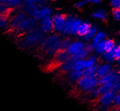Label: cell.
Returning a JSON list of instances; mask_svg holds the SVG:
<instances>
[{"mask_svg":"<svg viewBox=\"0 0 120 111\" xmlns=\"http://www.w3.org/2000/svg\"><path fill=\"white\" fill-rule=\"evenodd\" d=\"M115 107H117L120 105V91L116 92V96H115Z\"/></svg>","mask_w":120,"mask_h":111,"instance_id":"28","label":"cell"},{"mask_svg":"<svg viewBox=\"0 0 120 111\" xmlns=\"http://www.w3.org/2000/svg\"><path fill=\"white\" fill-rule=\"evenodd\" d=\"M97 62H98L97 57H94V56H91V57L85 58V65H86V69L95 67V66H98Z\"/></svg>","mask_w":120,"mask_h":111,"instance_id":"22","label":"cell"},{"mask_svg":"<svg viewBox=\"0 0 120 111\" xmlns=\"http://www.w3.org/2000/svg\"><path fill=\"white\" fill-rule=\"evenodd\" d=\"M54 1H56V0H54Z\"/></svg>","mask_w":120,"mask_h":111,"instance_id":"41","label":"cell"},{"mask_svg":"<svg viewBox=\"0 0 120 111\" xmlns=\"http://www.w3.org/2000/svg\"><path fill=\"white\" fill-rule=\"evenodd\" d=\"M20 2L21 0H10L8 5L11 7H16L20 4Z\"/></svg>","mask_w":120,"mask_h":111,"instance_id":"31","label":"cell"},{"mask_svg":"<svg viewBox=\"0 0 120 111\" xmlns=\"http://www.w3.org/2000/svg\"><path fill=\"white\" fill-rule=\"evenodd\" d=\"M33 26H34V20L33 19H25L20 24V26L18 28L20 31H26L32 29Z\"/></svg>","mask_w":120,"mask_h":111,"instance_id":"13","label":"cell"},{"mask_svg":"<svg viewBox=\"0 0 120 111\" xmlns=\"http://www.w3.org/2000/svg\"><path fill=\"white\" fill-rule=\"evenodd\" d=\"M86 69L85 65V59H79V60H75L73 64V70H82L84 71Z\"/></svg>","mask_w":120,"mask_h":111,"instance_id":"17","label":"cell"},{"mask_svg":"<svg viewBox=\"0 0 120 111\" xmlns=\"http://www.w3.org/2000/svg\"><path fill=\"white\" fill-rule=\"evenodd\" d=\"M115 43L111 39H105L104 40V50L105 52H107L112 50L115 48Z\"/></svg>","mask_w":120,"mask_h":111,"instance_id":"23","label":"cell"},{"mask_svg":"<svg viewBox=\"0 0 120 111\" xmlns=\"http://www.w3.org/2000/svg\"><path fill=\"white\" fill-rule=\"evenodd\" d=\"M84 5H85V2H79L76 4V8H82Z\"/></svg>","mask_w":120,"mask_h":111,"instance_id":"35","label":"cell"},{"mask_svg":"<svg viewBox=\"0 0 120 111\" xmlns=\"http://www.w3.org/2000/svg\"><path fill=\"white\" fill-rule=\"evenodd\" d=\"M66 23V18L61 15H56L53 17L54 29L57 32H62Z\"/></svg>","mask_w":120,"mask_h":111,"instance_id":"8","label":"cell"},{"mask_svg":"<svg viewBox=\"0 0 120 111\" xmlns=\"http://www.w3.org/2000/svg\"><path fill=\"white\" fill-rule=\"evenodd\" d=\"M115 111H120V105L119 106H117V107H116V110Z\"/></svg>","mask_w":120,"mask_h":111,"instance_id":"38","label":"cell"},{"mask_svg":"<svg viewBox=\"0 0 120 111\" xmlns=\"http://www.w3.org/2000/svg\"><path fill=\"white\" fill-rule=\"evenodd\" d=\"M9 1L10 0H1V2L3 5H8Z\"/></svg>","mask_w":120,"mask_h":111,"instance_id":"37","label":"cell"},{"mask_svg":"<svg viewBox=\"0 0 120 111\" xmlns=\"http://www.w3.org/2000/svg\"><path fill=\"white\" fill-rule=\"evenodd\" d=\"M94 49L95 50V51L98 54H104L105 53V50H104V40L101 42V43L98 44L96 46Z\"/></svg>","mask_w":120,"mask_h":111,"instance_id":"26","label":"cell"},{"mask_svg":"<svg viewBox=\"0 0 120 111\" xmlns=\"http://www.w3.org/2000/svg\"><path fill=\"white\" fill-rule=\"evenodd\" d=\"M96 33H97V30H96L95 27H91L90 30H89V31L88 32V33L84 37H85V39L87 40L93 39L94 36L96 35Z\"/></svg>","mask_w":120,"mask_h":111,"instance_id":"25","label":"cell"},{"mask_svg":"<svg viewBox=\"0 0 120 111\" xmlns=\"http://www.w3.org/2000/svg\"><path fill=\"white\" fill-rule=\"evenodd\" d=\"M113 16L116 20H120V8H116L114 10Z\"/></svg>","mask_w":120,"mask_h":111,"instance_id":"32","label":"cell"},{"mask_svg":"<svg viewBox=\"0 0 120 111\" xmlns=\"http://www.w3.org/2000/svg\"><path fill=\"white\" fill-rule=\"evenodd\" d=\"M44 3V0H30L28 4H35V5H42Z\"/></svg>","mask_w":120,"mask_h":111,"instance_id":"33","label":"cell"},{"mask_svg":"<svg viewBox=\"0 0 120 111\" xmlns=\"http://www.w3.org/2000/svg\"><path fill=\"white\" fill-rule=\"evenodd\" d=\"M51 14V9L49 8H47V7H45V8H40L39 11L37 14V15L36 17V19H43L44 18H46V17H49Z\"/></svg>","mask_w":120,"mask_h":111,"instance_id":"20","label":"cell"},{"mask_svg":"<svg viewBox=\"0 0 120 111\" xmlns=\"http://www.w3.org/2000/svg\"><path fill=\"white\" fill-rule=\"evenodd\" d=\"M77 88L79 91L89 94L92 97L98 98V87L100 79L96 75H84L77 82Z\"/></svg>","mask_w":120,"mask_h":111,"instance_id":"1","label":"cell"},{"mask_svg":"<svg viewBox=\"0 0 120 111\" xmlns=\"http://www.w3.org/2000/svg\"><path fill=\"white\" fill-rule=\"evenodd\" d=\"M70 58H71V56L67 50H61L60 51H58L57 54H56L55 61H57L58 63H60L61 64L64 63V62H66Z\"/></svg>","mask_w":120,"mask_h":111,"instance_id":"11","label":"cell"},{"mask_svg":"<svg viewBox=\"0 0 120 111\" xmlns=\"http://www.w3.org/2000/svg\"><path fill=\"white\" fill-rule=\"evenodd\" d=\"M112 71H113V70H112V67L111 64L105 63V64L98 66L97 70H96V76L100 79L105 77V76H107L108 74H109Z\"/></svg>","mask_w":120,"mask_h":111,"instance_id":"6","label":"cell"},{"mask_svg":"<svg viewBox=\"0 0 120 111\" xmlns=\"http://www.w3.org/2000/svg\"><path fill=\"white\" fill-rule=\"evenodd\" d=\"M111 5L115 9L120 8V0H112Z\"/></svg>","mask_w":120,"mask_h":111,"instance_id":"30","label":"cell"},{"mask_svg":"<svg viewBox=\"0 0 120 111\" xmlns=\"http://www.w3.org/2000/svg\"><path fill=\"white\" fill-rule=\"evenodd\" d=\"M25 19H26L25 15H23V14H18V15H17L15 18L11 20V26L18 28V27L20 26V24Z\"/></svg>","mask_w":120,"mask_h":111,"instance_id":"16","label":"cell"},{"mask_svg":"<svg viewBox=\"0 0 120 111\" xmlns=\"http://www.w3.org/2000/svg\"><path fill=\"white\" fill-rule=\"evenodd\" d=\"M70 40H64L61 42V44H60V49L61 50H68V48L70 46Z\"/></svg>","mask_w":120,"mask_h":111,"instance_id":"27","label":"cell"},{"mask_svg":"<svg viewBox=\"0 0 120 111\" xmlns=\"http://www.w3.org/2000/svg\"><path fill=\"white\" fill-rule=\"evenodd\" d=\"M41 37L42 36H41L40 33H39L38 31H34V32H32L29 34V36L26 38L23 42L25 43L26 46H33V45L40 41Z\"/></svg>","mask_w":120,"mask_h":111,"instance_id":"9","label":"cell"},{"mask_svg":"<svg viewBox=\"0 0 120 111\" xmlns=\"http://www.w3.org/2000/svg\"><path fill=\"white\" fill-rule=\"evenodd\" d=\"M119 67H120V60H119Z\"/></svg>","mask_w":120,"mask_h":111,"instance_id":"40","label":"cell"},{"mask_svg":"<svg viewBox=\"0 0 120 111\" xmlns=\"http://www.w3.org/2000/svg\"><path fill=\"white\" fill-rule=\"evenodd\" d=\"M119 91H120V73L117 71H112L105 77L100 79L98 87L99 96L105 92H117Z\"/></svg>","mask_w":120,"mask_h":111,"instance_id":"2","label":"cell"},{"mask_svg":"<svg viewBox=\"0 0 120 111\" xmlns=\"http://www.w3.org/2000/svg\"><path fill=\"white\" fill-rule=\"evenodd\" d=\"M82 21L76 18L70 16L66 18L65 27L62 33L65 34H76L78 33L79 27L81 25Z\"/></svg>","mask_w":120,"mask_h":111,"instance_id":"4","label":"cell"},{"mask_svg":"<svg viewBox=\"0 0 120 111\" xmlns=\"http://www.w3.org/2000/svg\"><path fill=\"white\" fill-rule=\"evenodd\" d=\"M116 92H105L97 98V107L101 111H107L111 109L112 106H115Z\"/></svg>","mask_w":120,"mask_h":111,"instance_id":"3","label":"cell"},{"mask_svg":"<svg viewBox=\"0 0 120 111\" xmlns=\"http://www.w3.org/2000/svg\"><path fill=\"white\" fill-rule=\"evenodd\" d=\"M88 48V46L85 45V43H83L82 42H75L71 43L70 46L68 48V52L70 53L71 57L75 56L76 54H77L78 53H79L80 51H82V50H84L85 48Z\"/></svg>","mask_w":120,"mask_h":111,"instance_id":"7","label":"cell"},{"mask_svg":"<svg viewBox=\"0 0 120 111\" xmlns=\"http://www.w3.org/2000/svg\"><path fill=\"white\" fill-rule=\"evenodd\" d=\"M90 28H91V26L88 23H86V22L82 23L79 27L78 34H79L82 36H85L88 33Z\"/></svg>","mask_w":120,"mask_h":111,"instance_id":"18","label":"cell"},{"mask_svg":"<svg viewBox=\"0 0 120 111\" xmlns=\"http://www.w3.org/2000/svg\"><path fill=\"white\" fill-rule=\"evenodd\" d=\"M88 1L91 3H94V4H98L101 2V0H88Z\"/></svg>","mask_w":120,"mask_h":111,"instance_id":"36","label":"cell"},{"mask_svg":"<svg viewBox=\"0 0 120 111\" xmlns=\"http://www.w3.org/2000/svg\"><path fill=\"white\" fill-rule=\"evenodd\" d=\"M0 23H1V27H5L7 24H8V20H7L6 18H5V17H4V18H3V17H2Z\"/></svg>","mask_w":120,"mask_h":111,"instance_id":"34","label":"cell"},{"mask_svg":"<svg viewBox=\"0 0 120 111\" xmlns=\"http://www.w3.org/2000/svg\"><path fill=\"white\" fill-rule=\"evenodd\" d=\"M93 16L97 19H101V20H104L107 17V14L104 10H98L97 11H95L93 14Z\"/></svg>","mask_w":120,"mask_h":111,"instance_id":"24","label":"cell"},{"mask_svg":"<svg viewBox=\"0 0 120 111\" xmlns=\"http://www.w3.org/2000/svg\"><path fill=\"white\" fill-rule=\"evenodd\" d=\"M84 76L82 70H72L69 73V79L72 82H77Z\"/></svg>","mask_w":120,"mask_h":111,"instance_id":"12","label":"cell"},{"mask_svg":"<svg viewBox=\"0 0 120 111\" xmlns=\"http://www.w3.org/2000/svg\"><path fill=\"white\" fill-rule=\"evenodd\" d=\"M61 42L60 39L56 36H53L47 39L44 43V48L47 52L50 54L54 53L60 48Z\"/></svg>","mask_w":120,"mask_h":111,"instance_id":"5","label":"cell"},{"mask_svg":"<svg viewBox=\"0 0 120 111\" xmlns=\"http://www.w3.org/2000/svg\"><path fill=\"white\" fill-rule=\"evenodd\" d=\"M40 27L41 30L44 32H49L51 29L54 28L53 25V19H51L50 17H46L42 19L40 23Z\"/></svg>","mask_w":120,"mask_h":111,"instance_id":"10","label":"cell"},{"mask_svg":"<svg viewBox=\"0 0 120 111\" xmlns=\"http://www.w3.org/2000/svg\"><path fill=\"white\" fill-rule=\"evenodd\" d=\"M39 9L40 8L38 7V5L35 4H29V5L27 6L26 8V12L29 13L32 17H33V18H36V17Z\"/></svg>","mask_w":120,"mask_h":111,"instance_id":"19","label":"cell"},{"mask_svg":"<svg viewBox=\"0 0 120 111\" xmlns=\"http://www.w3.org/2000/svg\"><path fill=\"white\" fill-rule=\"evenodd\" d=\"M23 1H26V2H28L30 1V0H23Z\"/></svg>","mask_w":120,"mask_h":111,"instance_id":"39","label":"cell"},{"mask_svg":"<svg viewBox=\"0 0 120 111\" xmlns=\"http://www.w3.org/2000/svg\"><path fill=\"white\" fill-rule=\"evenodd\" d=\"M103 57H104V61L107 63H112V61H114L116 60L115 54H114V48L111 51L105 52L103 54Z\"/></svg>","mask_w":120,"mask_h":111,"instance_id":"21","label":"cell"},{"mask_svg":"<svg viewBox=\"0 0 120 111\" xmlns=\"http://www.w3.org/2000/svg\"><path fill=\"white\" fill-rule=\"evenodd\" d=\"M105 37H106V34L104 32H99L96 33V35L93 38V40H92V44L91 48L94 49V48L97 46L98 44L101 43V42L105 40Z\"/></svg>","mask_w":120,"mask_h":111,"instance_id":"14","label":"cell"},{"mask_svg":"<svg viewBox=\"0 0 120 111\" xmlns=\"http://www.w3.org/2000/svg\"><path fill=\"white\" fill-rule=\"evenodd\" d=\"M114 54L116 59L117 60H120V46H115L114 48Z\"/></svg>","mask_w":120,"mask_h":111,"instance_id":"29","label":"cell"},{"mask_svg":"<svg viewBox=\"0 0 120 111\" xmlns=\"http://www.w3.org/2000/svg\"><path fill=\"white\" fill-rule=\"evenodd\" d=\"M73 64H74V59L70 58L66 62L60 64V69L64 72L70 73V71L73 70Z\"/></svg>","mask_w":120,"mask_h":111,"instance_id":"15","label":"cell"}]
</instances>
